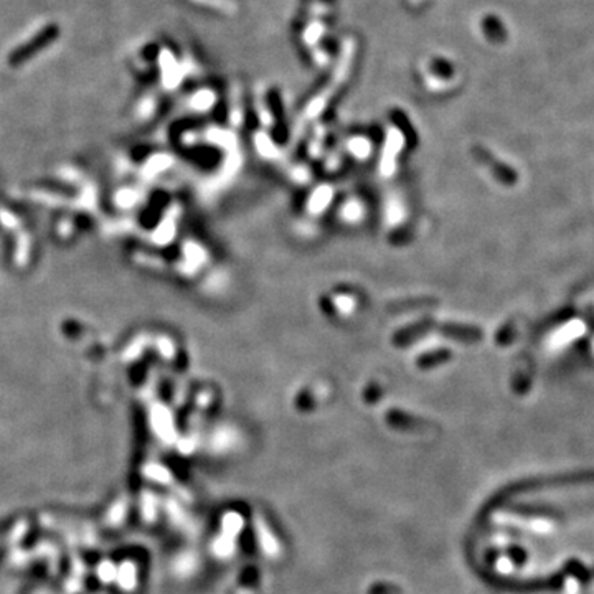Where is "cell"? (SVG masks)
I'll use <instances>...</instances> for the list:
<instances>
[{"label": "cell", "instance_id": "obj_3", "mask_svg": "<svg viewBox=\"0 0 594 594\" xmlns=\"http://www.w3.org/2000/svg\"><path fill=\"white\" fill-rule=\"evenodd\" d=\"M142 57L147 58V60H154V58L159 57V47L150 43V45H147L144 50H142Z\"/></svg>", "mask_w": 594, "mask_h": 594}, {"label": "cell", "instance_id": "obj_2", "mask_svg": "<svg viewBox=\"0 0 594 594\" xmlns=\"http://www.w3.org/2000/svg\"><path fill=\"white\" fill-rule=\"evenodd\" d=\"M579 333H583V323L574 321L571 326L564 327L563 332H559V333H557V335H553L552 345H554V343H557V345H564V343L571 340V338L578 337Z\"/></svg>", "mask_w": 594, "mask_h": 594}, {"label": "cell", "instance_id": "obj_1", "mask_svg": "<svg viewBox=\"0 0 594 594\" xmlns=\"http://www.w3.org/2000/svg\"><path fill=\"white\" fill-rule=\"evenodd\" d=\"M58 37H60V27H58V23H48V25L43 27L40 32H37L32 38H28L27 42H23L22 45L13 48V50L8 53V66L18 68L22 66L23 63L30 61L38 53L50 47L52 43H55Z\"/></svg>", "mask_w": 594, "mask_h": 594}]
</instances>
